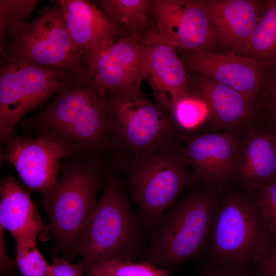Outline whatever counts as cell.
Listing matches in <instances>:
<instances>
[{
	"label": "cell",
	"mask_w": 276,
	"mask_h": 276,
	"mask_svg": "<svg viewBox=\"0 0 276 276\" xmlns=\"http://www.w3.org/2000/svg\"><path fill=\"white\" fill-rule=\"evenodd\" d=\"M18 125L57 145L67 158L111 155L106 90L93 77L63 90Z\"/></svg>",
	"instance_id": "obj_1"
},
{
	"label": "cell",
	"mask_w": 276,
	"mask_h": 276,
	"mask_svg": "<svg viewBox=\"0 0 276 276\" xmlns=\"http://www.w3.org/2000/svg\"><path fill=\"white\" fill-rule=\"evenodd\" d=\"M120 174L109 161L102 195L78 241L84 268L102 261L143 259L147 247L149 234L129 201Z\"/></svg>",
	"instance_id": "obj_2"
},
{
	"label": "cell",
	"mask_w": 276,
	"mask_h": 276,
	"mask_svg": "<svg viewBox=\"0 0 276 276\" xmlns=\"http://www.w3.org/2000/svg\"><path fill=\"white\" fill-rule=\"evenodd\" d=\"M107 163L103 157L65 158L60 162L57 184L41 194L40 204L50 220L55 256L62 254L71 261L78 255L80 235L105 183Z\"/></svg>",
	"instance_id": "obj_3"
},
{
	"label": "cell",
	"mask_w": 276,
	"mask_h": 276,
	"mask_svg": "<svg viewBox=\"0 0 276 276\" xmlns=\"http://www.w3.org/2000/svg\"><path fill=\"white\" fill-rule=\"evenodd\" d=\"M198 183L165 212L150 235L145 261L169 272L204 251L221 195V189Z\"/></svg>",
	"instance_id": "obj_4"
},
{
	"label": "cell",
	"mask_w": 276,
	"mask_h": 276,
	"mask_svg": "<svg viewBox=\"0 0 276 276\" xmlns=\"http://www.w3.org/2000/svg\"><path fill=\"white\" fill-rule=\"evenodd\" d=\"M110 161L124 176L131 199L149 236L166 210L197 183L183 154L181 140L166 148Z\"/></svg>",
	"instance_id": "obj_5"
},
{
	"label": "cell",
	"mask_w": 276,
	"mask_h": 276,
	"mask_svg": "<svg viewBox=\"0 0 276 276\" xmlns=\"http://www.w3.org/2000/svg\"><path fill=\"white\" fill-rule=\"evenodd\" d=\"M275 242L255 198L230 192L221 195L214 212L204 265H249Z\"/></svg>",
	"instance_id": "obj_6"
},
{
	"label": "cell",
	"mask_w": 276,
	"mask_h": 276,
	"mask_svg": "<svg viewBox=\"0 0 276 276\" xmlns=\"http://www.w3.org/2000/svg\"><path fill=\"white\" fill-rule=\"evenodd\" d=\"M106 93L111 157L131 158L180 141L170 115L142 93L128 98Z\"/></svg>",
	"instance_id": "obj_7"
},
{
	"label": "cell",
	"mask_w": 276,
	"mask_h": 276,
	"mask_svg": "<svg viewBox=\"0 0 276 276\" xmlns=\"http://www.w3.org/2000/svg\"><path fill=\"white\" fill-rule=\"evenodd\" d=\"M89 75L0 56V141L5 144L29 112Z\"/></svg>",
	"instance_id": "obj_8"
},
{
	"label": "cell",
	"mask_w": 276,
	"mask_h": 276,
	"mask_svg": "<svg viewBox=\"0 0 276 276\" xmlns=\"http://www.w3.org/2000/svg\"><path fill=\"white\" fill-rule=\"evenodd\" d=\"M51 2V8H42L37 17L27 20L15 31L0 56L35 65L61 67L79 75L91 76L68 32L60 1Z\"/></svg>",
	"instance_id": "obj_9"
},
{
	"label": "cell",
	"mask_w": 276,
	"mask_h": 276,
	"mask_svg": "<svg viewBox=\"0 0 276 276\" xmlns=\"http://www.w3.org/2000/svg\"><path fill=\"white\" fill-rule=\"evenodd\" d=\"M150 13L161 39L175 48L211 51L217 42L204 1L151 0Z\"/></svg>",
	"instance_id": "obj_10"
},
{
	"label": "cell",
	"mask_w": 276,
	"mask_h": 276,
	"mask_svg": "<svg viewBox=\"0 0 276 276\" xmlns=\"http://www.w3.org/2000/svg\"><path fill=\"white\" fill-rule=\"evenodd\" d=\"M182 150L197 182L221 189L235 177L243 142L237 131L181 135Z\"/></svg>",
	"instance_id": "obj_11"
},
{
	"label": "cell",
	"mask_w": 276,
	"mask_h": 276,
	"mask_svg": "<svg viewBox=\"0 0 276 276\" xmlns=\"http://www.w3.org/2000/svg\"><path fill=\"white\" fill-rule=\"evenodd\" d=\"M140 39L144 80L156 102L169 113L176 102L192 96L191 78L175 48L161 39L156 27H150Z\"/></svg>",
	"instance_id": "obj_12"
},
{
	"label": "cell",
	"mask_w": 276,
	"mask_h": 276,
	"mask_svg": "<svg viewBox=\"0 0 276 276\" xmlns=\"http://www.w3.org/2000/svg\"><path fill=\"white\" fill-rule=\"evenodd\" d=\"M5 144L1 162L12 165L29 189L41 195L56 186L61 160L65 158L57 145L43 137L32 139L14 133Z\"/></svg>",
	"instance_id": "obj_13"
},
{
	"label": "cell",
	"mask_w": 276,
	"mask_h": 276,
	"mask_svg": "<svg viewBox=\"0 0 276 276\" xmlns=\"http://www.w3.org/2000/svg\"><path fill=\"white\" fill-rule=\"evenodd\" d=\"M183 51L191 71L227 85L255 100L274 69L248 57L228 52Z\"/></svg>",
	"instance_id": "obj_14"
},
{
	"label": "cell",
	"mask_w": 276,
	"mask_h": 276,
	"mask_svg": "<svg viewBox=\"0 0 276 276\" xmlns=\"http://www.w3.org/2000/svg\"><path fill=\"white\" fill-rule=\"evenodd\" d=\"M142 45L133 34L119 37L96 58L93 78L106 91L128 98L142 93Z\"/></svg>",
	"instance_id": "obj_15"
},
{
	"label": "cell",
	"mask_w": 276,
	"mask_h": 276,
	"mask_svg": "<svg viewBox=\"0 0 276 276\" xmlns=\"http://www.w3.org/2000/svg\"><path fill=\"white\" fill-rule=\"evenodd\" d=\"M59 1L68 32L91 74L98 56L120 37L121 28L91 1Z\"/></svg>",
	"instance_id": "obj_16"
},
{
	"label": "cell",
	"mask_w": 276,
	"mask_h": 276,
	"mask_svg": "<svg viewBox=\"0 0 276 276\" xmlns=\"http://www.w3.org/2000/svg\"><path fill=\"white\" fill-rule=\"evenodd\" d=\"M204 1L217 42L229 52L247 56L252 34L268 1Z\"/></svg>",
	"instance_id": "obj_17"
},
{
	"label": "cell",
	"mask_w": 276,
	"mask_h": 276,
	"mask_svg": "<svg viewBox=\"0 0 276 276\" xmlns=\"http://www.w3.org/2000/svg\"><path fill=\"white\" fill-rule=\"evenodd\" d=\"M200 76L196 82L191 81L192 96L206 104L208 119L215 125L237 132L251 119L254 100L227 85Z\"/></svg>",
	"instance_id": "obj_18"
},
{
	"label": "cell",
	"mask_w": 276,
	"mask_h": 276,
	"mask_svg": "<svg viewBox=\"0 0 276 276\" xmlns=\"http://www.w3.org/2000/svg\"><path fill=\"white\" fill-rule=\"evenodd\" d=\"M0 193V227L11 233L17 244L47 235L50 227L42 222L29 191L8 176L1 181Z\"/></svg>",
	"instance_id": "obj_19"
},
{
	"label": "cell",
	"mask_w": 276,
	"mask_h": 276,
	"mask_svg": "<svg viewBox=\"0 0 276 276\" xmlns=\"http://www.w3.org/2000/svg\"><path fill=\"white\" fill-rule=\"evenodd\" d=\"M235 177L251 195L276 180V141L262 132H253L243 142Z\"/></svg>",
	"instance_id": "obj_20"
},
{
	"label": "cell",
	"mask_w": 276,
	"mask_h": 276,
	"mask_svg": "<svg viewBox=\"0 0 276 276\" xmlns=\"http://www.w3.org/2000/svg\"><path fill=\"white\" fill-rule=\"evenodd\" d=\"M91 2L114 24L142 37L150 28L151 0H96Z\"/></svg>",
	"instance_id": "obj_21"
},
{
	"label": "cell",
	"mask_w": 276,
	"mask_h": 276,
	"mask_svg": "<svg viewBox=\"0 0 276 276\" xmlns=\"http://www.w3.org/2000/svg\"><path fill=\"white\" fill-rule=\"evenodd\" d=\"M247 57L276 67V0L268 1L252 34Z\"/></svg>",
	"instance_id": "obj_22"
},
{
	"label": "cell",
	"mask_w": 276,
	"mask_h": 276,
	"mask_svg": "<svg viewBox=\"0 0 276 276\" xmlns=\"http://www.w3.org/2000/svg\"><path fill=\"white\" fill-rule=\"evenodd\" d=\"M38 0H0V54L4 53L12 35L27 21Z\"/></svg>",
	"instance_id": "obj_23"
},
{
	"label": "cell",
	"mask_w": 276,
	"mask_h": 276,
	"mask_svg": "<svg viewBox=\"0 0 276 276\" xmlns=\"http://www.w3.org/2000/svg\"><path fill=\"white\" fill-rule=\"evenodd\" d=\"M181 132L196 129L208 119L209 110L200 99L192 96L176 102L169 112Z\"/></svg>",
	"instance_id": "obj_24"
},
{
	"label": "cell",
	"mask_w": 276,
	"mask_h": 276,
	"mask_svg": "<svg viewBox=\"0 0 276 276\" xmlns=\"http://www.w3.org/2000/svg\"><path fill=\"white\" fill-rule=\"evenodd\" d=\"M96 267L107 276H170L169 272L148 262L122 260L102 261L84 268Z\"/></svg>",
	"instance_id": "obj_25"
},
{
	"label": "cell",
	"mask_w": 276,
	"mask_h": 276,
	"mask_svg": "<svg viewBox=\"0 0 276 276\" xmlns=\"http://www.w3.org/2000/svg\"><path fill=\"white\" fill-rule=\"evenodd\" d=\"M16 264L24 276H49L51 265L38 249L36 241L17 244Z\"/></svg>",
	"instance_id": "obj_26"
},
{
	"label": "cell",
	"mask_w": 276,
	"mask_h": 276,
	"mask_svg": "<svg viewBox=\"0 0 276 276\" xmlns=\"http://www.w3.org/2000/svg\"><path fill=\"white\" fill-rule=\"evenodd\" d=\"M258 190L255 198L276 240V180Z\"/></svg>",
	"instance_id": "obj_27"
},
{
	"label": "cell",
	"mask_w": 276,
	"mask_h": 276,
	"mask_svg": "<svg viewBox=\"0 0 276 276\" xmlns=\"http://www.w3.org/2000/svg\"><path fill=\"white\" fill-rule=\"evenodd\" d=\"M197 276H256L251 264L244 265H205Z\"/></svg>",
	"instance_id": "obj_28"
},
{
	"label": "cell",
	"mask_w": 276,
	"mask_h": 276,
	"mask_svg": "<svg viewBox=\"0 0 276 276\" xmlns=\"http://www.w3.org/2000/svg\"><path fill=\"white\" fill-rule=\"evenodd\" d=\"M252 263L256 276H276V242L256 256Z\"/></svg>",
	"instance_id": "obj_29"
},
{
	"label": "cell",
	"mask_w": 276,
	"mask_h": 276,
	"mask_svg": "<svg viewBox=\"0 0 276 276\" xmlns=\"http://www.w3.org/2000/svg\"><path fill=\"white\" fill-rule=\"evenodd\" d=\"M84 272V268L81 263L73 264L64 258L54 256L49 276H82Z\"/></svg>",
	"instance_id": "obj_30"
},
{
	"label": "cell",
	"mask_w": 276,
	"mask_h": 276,
	"mask_svg": "<svg viewBox=\"0 0 276 276\" xmlns=\"http://www.w3.org/2000/svg\"><path fill=\"white\" fill-rule=\"evenodd\" d=\"M265 88L268 89L272 107L276 111V68L269 77Z\"/></svg>",
	"instance_id": "obj_31"
},
{
	"label": "cell",
	"mask_w": 276,
	"mask_h": 276,
	"mask_svg": "<svg viewBox=\"0 0 276 276\" xmlns=\"http://www.w3.org/2000/svg\"><path fill=\"white\" fill-rule=\"evenodd\" d=\"M1 267L3 270L5 268H9L11 269L13 267L11 262L9 261L6 255V251L5 247L3 233L4 230L1 228Z\"/></svg>",
	"instance_id": "obj_32"
},
{
	"label": "cell",
	"mask_w": 276,
	"mask_h": 276,
	"mask_svg": "<svg viewBox=\"0 0 276 276\" xmlns=\"http://www.w3.org/2000/svg\"><path fill=\"white\" fill-rule=\"evenodd\" d=\"M87 276H107L102 270L96 267H92L84 269Z\"/></svg>",
	"instance_id": "obj_33"
}]
</instances>
